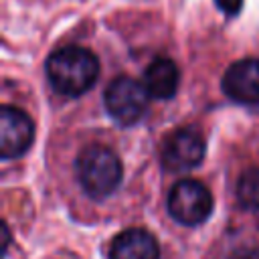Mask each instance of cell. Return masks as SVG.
<instances>
[{"label": "cell", "instance_id": "6da1fadb", "mask_svg": "<svg viewBox=\"0 0 259 259\" xmlns=\"http://www.w3.org/2000/svg\"><path fill=\"white\" fill-rule=\"evenodd\" d=\"M45 71L57 93L65 97H79L95 85L99 77V61L89 49L71 45L51 53Z\"/></svg>", "mask_w": 259, "mask_h": 259}, {"label": "cell", "instance_id": "7a4b0ae2", "mask_svg": "<svg viewBox=\"0 0 259 259\" xmlns=\"http://www.w3.org/2000/svg\"><path fill=\"white\" fill-rule=\"evenodd\" d=\"M75 174L87 196L103 200L117 190L123 168L119 156L111 148L91 144L79 152L75 160Z\"/></svg>", "mask_w": 259, "mask_h": 259}, {"label": "cell", "instance_id": "3957f363", "mask_svg": "<svg viewBox=\"0 0 259 259\" xmlns=\"http://www.w3.org/2000/svg\"><path fill=\"white\" fill-rule=\"evenodd\" d=\"M148 99L150 93L146 85L125 75L115 77L103 93V103L107 113L111 115L113 121L125 127L138 123L146 115Z\"/></svg>", "mask_w": 259, "mask_h": 259}, {"label": "cell", "instance_id": "277c9868", "mask_svg": "<svg viewBox=\"0 0 259 259\" xmlns=\"http://www.w3.org/2000/svg\"><path fill=\"white\" fill-rule=\"evenodd\" d=\"M212 204L214 200L210 190L194 178L178 180L168 194V212L176 223L184 227L202 225L210 217Z\"/></svg>", "mask_w": 259, "mask_h": 259}, {"label": "cell", "instance_id": "5b68a950", "mask_svg": "<svg viewBox=\"0 0 259 259\" xmlns=\"http://www.w3.org/2000/svg\"><path fill=\"white\" fill-rule=\"evenodd\" d=\"M206 152L204 138L194 127H180L166 136L162 144V166L168 172H182L196 168Z\"/></svg>", "mask_w": 259, "mask_h": 259}, {"label": "cell", "instance_id": "8992f818", "mask_svg": "<svg viewBox=\"0 0 259 259\" xmlns=\"http://www.w3.org/2000/svg\"><path fill=\"white\" fill-rule=\"evenodd\" d=\"M34 140V125L30 117L12 105L0 109V156L12 160L28 152Z\"/></svg>", "mask_w": 259, "mask_h": 259}, {"label": "cell", "instance_id": "52a82bcc", "mask_svg": "<svg viewBox=\"0 0 259 259\" xmlns=\"http://www.w3.org/2000/svg\"><path fill=\"white\" fill-rule=\"evenodd\" d=\"M223 91L237 103L259 105V59L235 61L223 75Z\"/></svg>", "mask_w": 259, "mask_h": 259}, {"label": "cell", "instance_id": "ba28073f", "mask_svg": "<svg viewBox=\"0 0 259 259\" xmlns=\"http://www.w3.org/2000/svg\"><path fill=\"white\" fill-rule=\"evenodd\" d=\"M160 247L146 229H125L111 241L109 259H158Z\"/></svg>", "mask_w": 259, "mask_h": 259}, {"label": "cell", "instance_id": "9c48e42d", "mask_svg": "<svg viewBox=\"0 0 259 259\" xmlns=\"http://www.w3.org/2000/svg\"><path fill=\"white\" fill-rule=\"evenodd\" d=\"M180 71L176 63L168 57L154 59L144 71V85L154 99H172L178 91Z\"/></svg>", "mask_w": 259, "mask_h": 259}, {"label": "cell", "instance_id": "30bf717a", "mask_svg": "<svg viewBox=\"0 0 259 259\" xmlns=\"http://www.w3.org/2000/svg\"><path fill=\"white\" fill-rule=\"evenodd\" d=\"M237 200L247 210H259V166L241 174L237 182Z\"/></svg>", "mask_w": 259, "mask_h": 259}, {"label": "cell", "instance_id": "8fae6325", "mask_svg": "<svg viewBox=\"0 0 259 259\" xmlns=\"http://www.w3.org/2000/svg\"><path fill=\"white\" fill-rule=\"evenodd\" d=\"M214 2H217V6H219L225 14H229V16L237 14V12L241 10V6H243V0H214Z\"/></svg>", "mask_w": 259, "mask_h": 259}, {"label": "cell", "instance_id": "7c38bea8", "mask_svg": "<svg viewBox=\"0 0 259 259\" xmlns=\"http://www.w3.org/2000/svg\"><path fill=\"white\" fill-rule=\"evenodd\" d=\"M229 259H259V249L255 247H241L231 253Z\"/></svg>", "mask_w": 259, "mask_h": 259}]
</instances>
